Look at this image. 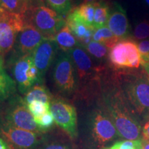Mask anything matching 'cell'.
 <instances>
[{"mask_svg": "<svg viewBox=\"0 0 149 149\" xmlns=\"http://www.w3.org/2000/svg\"><path fill=\"white\" fill-rule=\"evenodd\" d=\"M26 106L34 118L40 117L46 113L50 111V104L44 103L42 102L34 101L27 104Z\"/></svg>", "mask_w": 149, "mask_h": 149, "instance_id": "484cf974", "label": "cell"}, {"mask_svg": "<svg viewBox=\"0 0 149 149\" xmlns=\"http://www.w3.org/2000/svg\"><path fill=\"white\" fill-rule=\"evenodd\" d=\"M102 1H106V2H108V3H109V0H102Z\"/></svg>", "mask_w": 149, "mask_h": 149, "instance_id": "ab89813d", "label": "cell"}, {"mask_svg": "<svg viewBox=\"0 0 149 149\" xmlns=\"http://www.w3.org/2000/svg\"><path fill=\"white\" fill-rule=\"evenodd\" d=\"M0 134L6 141L18 149L34 148L37 146L40 139L39 133L20 129L8 124L0 128Z\"/></svg>", "mask_w": 149, "mask_h": 149, "instance_id": "9c48e42d", "label": "cell"}, {"mask_svg": "<svg viewBox=\"0 0 149 149\" xmlns=\"http://www.w3.org/2000/svg\"><path fill=\"white\" fill-rule=\"evenodd\" d=\"M66 25L69 28L72 34L82 47H85L93 41V34L96 29L93 26H88L84 23L73 8L66 17Z\"/></svg>", "mask_w": 149, "mask_h": 149, "instance_id": "5bb4252c", "label": "cell"}, {"mask_svg": "<svg viewBox=\"0 0 149 149\" xmlns=\"http://www.w3.org/2000/svg\"><path fill=\"white\" fill-rule=\"evenodd\" d=\"M91 126L93 137L100 144L109 142L119 136L113 121L109 115L104 114L101 111L94 113L91 120Z\"/></svg>", "mask_w": 149, "mask_h": 149, "instance_id": "30bf717a", "label": "cell"}, {"mask_svg": "<svg viewBox=\"0 0 149 149\" xmlns=\"http://www.w3.org/2000/svg\"><path fill=\"white\" fill-rule=\"evenodd\" d=\"M50 110L55 122L72 139L77 136V117L75 108L61 100H52Z\"/></svg>", "mask_w": 149, "mask_h": 149, "instance_id": "ba28073f", "label": "cell"}, {"mask_svg": "<svg viewBox=\"0 0 149 149\" xmlns=\"http://www.w3.org/2000/svg\"><path fill=\"white\" fill-rule=\"evenodd\" d=\"M108 115L116 128L119 136L127 140H135L141 135V126L137 115L130 107L124 93L114 89L104 97Z\"/></svg>", "mask_w": 149, "mask_h": 149, "instance_id": "6da1fadb", "label": "cell"}, {"mask_svg": "<svg viewBox=\"0 0 149 149\" xmlns=\"http://www.w3.org/2000/svg\"><path fill=\"white\" fill-rule=\"evenodd\" d=\"M29 2V8L33 6H37L44 5V1L43 0H26Z\"/></svg>", "mask_w": 149, "mask_h": 149, "instance_id": "d6a6232c", "label": "cell"}, {"mask_svg": "<svg viewBox=\"0 0 149 149\" xmlns=\"http://www.w3.org/2000/svg\"><path fill=\"white\" fill-rule=\"evenodd\" d=\"M108 149H117V147H116V146H115V144H114L113 146H112L111 148H109Z\"/></svg>", "mask_w": 149, "mask_h": 149, "instance_id": "74e56055", "label": "cell"}, {"mask_svg": "<svg viewBox=\"0 0 149 149\" xmlns=\"http://www.w3.org/2000/svg\"><path fill=\"white\" fill-rule=\"evenodd\" d=\"M24 17L25 23L36 28L46 40H53L66 25L64 17L44 4L29 8Z\"/></svg>", "mask_w": 149, "mask_h": 149, "instance_id": "3957f363", "label": "cell"}, {"mask_svg": "<svg viewBox=\"0 0 149 149\" xmlns=\"http://www.w3.org/2000/svg\"><path fill=\"white\" fill-rule=\"evenodd\" d=\"M53 77L59 91L72 94L77 88V74L71 56L68 52L62 51L56 58Z\"/></svg>", "mask_w": 149, "mask_h": 149, "instance_id": "5b68a950", "label": "cell"}, {"mask_svg": "<svg viewBox=\"0 0 149 149\" xmlns=\"http://www.w3.org/2000/svg\"><path fill=\"white\" fill-rule=\"evenodd\" d=\"M46 40L42 33L30 24L25 23L23 29L17 35L16 40V55L31 54Z\"/></svg>", "mask_w": 149, "mask_h": 149, "instance_id": "7c38bea8", "label": "cell"}, {"mask_svg": "<svg viewBox=\"0 0 149 149\" xmlns=\"http://www.w3.org/2000/svg\"><path fill=\"white\" fill-rule=\"evenodd\" d=\"M142 136L143 141H149V117L143 127Z\"/></svg>", "mask_w": 149, "mask_h": 149, "instance_id": "1f68e13d", "label": "cell"}, {"mask_svg": "<svg viewBox=\"0 0 149 149\" xmlns=\"http://www.w3.org/2000/svg\"><path fill=\"white\" fill-rule=\"evenodd\" d=\"M13 67V73L19 91L22 94L26 93L37 84H42L39 71L31 54L16 55Z\"/></svg>", "mask_w": 149, "mask_h": 149, "instance_id": "8992f818", "label": "cell"}, {"mask_svg": "<svg viewBox=\"0 0 149 149\" xmlns=\"http://www.w3.org/2000/svg\"><path fill=\"white\" fill-rule=\"evenodd\" d=\"M38 149H71L67 145L59 142L45 143Z\"/></svg>", "mask_w": 149, "mask_h": 149, "instance_id": "f546056e", "label": "cell"}, {"mask_svg": "<svg viewBox=\"0 0 149 149\" xmlns=\"http://www.w3.org/2000/svg\"><path fill=\"white\" fill-rule=\"evenodd\" d=\"M110 64L115 70H128L138 68L141 55L135 41L125 39L119 41L109 53Z\"/></svg>", "mask_w": 149, "mask_h": 149, "instance_id": "277c9868", "label": "cell"}, {"mask_svg": "<svg viewBox=\"0 0 149 149\" xmlns=\"http://www.w3.org/2000/svg\"><path fill=\"white\" fill-rule=\"evenodd\" d=\"M52 40L57 44L58 48L64 52H68L78 46H81L66 25L56 34Z\"/></svg>", "mask_w": 149, "mask_h": 149, "instance_id": "ac0fdd59", "label": "cell"}, {"mask_svg": "<svg viewBox=\"0 0 149 149\" xmlns=\"http://www.w3.org/2000/svg\"><path fill=\"white\" fill-rule=\"evenodd\" d=\"M140 55L149 53V40H144L137 44Z\"/></svg>", "mask_w": 149, "mask_h": 149, "instance_id": "4dcf8cb0", "label": "cell"}, {"mask_svg": "<svg viewBox=\"0 0 149 149\" xmlns=\"http://www.w3.org/2000/svg\"><path fill=\"white\" fill-rule=\"evenodd\" d=\"M58 48L57 44L54 41L45 40L33 51L32 54L33 61L43 82L46 72L55 60Z\"/></svg>", "mask_w": 149, "mask_h": 149, "instance_id": "8fae6325", "label": "cell"}, {"mask_svg": "<svg viewBox=\"0 0 149 149\" xmlns=\"http://www.w3.org/2000/svg\"><path fill=\"white\" fill-rule=\"evenodd\" d=\"M0 8L24 16L29 9V4L26 0H0Z\"/></svg>", "mask_w": 149, "mask_h": 149, "instance_id": "7402d4cb", "label": "cell"}, {"mask_svg": "<svg viewBox=\"0 0 149 149\" xmlns=\"http://www.w3.org/2000/svg\"><path fill=\"white\" fill-rule=\"evenodd\" d=\"M0 149H11L3 139L0 138Z\"/></svg>", "mask_w": 149, "mask_h": 149, "instance_id": "836d02e7", "label": "cell"}, {"mask_svg": "<svg viewBox=\"0 0 149 149\" xmlns=\"http://www.w3.org/2000/svg\"><path fill=\"white\" fill-rule=\"evenodd\" d=\"M144 3L149 7V0H144Z\"/></svg>", "mask_w": 149, "mask_h": 149, "instance_id": "8d00e7d4", "label": "cell"}, {"mask_svg": "<svg viewBox=\"0 0 149 149\" xmlns=\"http://www.w3.org/2000/svg\"><path fill=\"white\" fill-rule=\"evenodd\" d=\"M81 1V0H72V4H73V3H74V2H77V1Z\"/></svg>", "mask_w": 149, "mask_h": 149, "instance_id": "f35d334b", "label": "cell"}, {"mask_svg": "<svg viewBox=\"0 0 149 149\" xmlns=\"http://www.w3.org/2000/svg\"><path fill=\"white\" fill-rule=\"evenodd\" d=\"M73 61L77 79L79 81H86L94 77L95 73L97 72V69L95 68L92 59L82 46H78L68 51Z\"/></svg>", "mask_w": 149, "mask_h": 149, "instance_id": "9a60e30c", "label": "cell"}, {"mask_svg": "<svg viewBox=\"0 0 149 149\" xmlns=\"http://www.w3.org/2000/svg\"><path fill=\"white\" fill-rule=\"evenodd\" d=\"M73 9L77 13V15L84 23L88 26H93L94 20L95 11V3H82Z\"/></svg>", "mask_w": 149, "mask_h": 149, "instance_id": "603a6c76", "label": "cell"}, {"mask_svg": "<svg viewBox=\"0 0 149 149\" xmlns=\"http://www.w3.org/2000/svg\"><path fill=\"white\" fill-rule=\"evenodd\" d=\"M143 149H149V141H142Z\"/></svg>", "mask_w": 149, "mask_h": 149, "instance_id": "d590c367", "label": "cell"}, {"mask_svg": "<svg viewBox=\"0 0 149 149\" xmlns=\"http://www.w3.org/2000/svg\"><path fill=\"white\" fill-rule=\"evenodd\" d=\"M93 40L103 44L109 49L113 48L119 41H120L112 33L108 26L96 29L93 34Z\"/></svg>", "mask_w": 149, "mask_h": 149, "instance_id": "44dd1931", "label": "cell"}, {"mask_svg": "<svg viewBox=\"0 0 149 149\" xmlns=\"http://www.w3.org/2000/svg\"><path fill=\"white\" fill-rule=\"evenodd\" d=\"M35 120L37 125V127H38L40 131H44V130H46L48 128H51L53 125L54 122H55L51 110H50V111L43 115L42 116L35 118Z\"/></svg>", "mask_w": 149, "mask_h": 149, "instance_id": "4316f807", "label": "cell"}, {"mask_svg": "<svg viewBox=\"0 0 149 149\" xmlns=\"http://www.w3.org/2000/svg\"><path fill=\"white\" fill-rule=\"evenodd\" d=\"M49 7L60 15H68L72 8V0H45Z\"/></svg>", "mask_w": 149, "mask_h": 149, "instance_id": "cb8c5ba5", "label": "cell"}, {"mask_svg": "<svg viewBox=\"0 0 149 149\" xmlns=\"http://www.w3.org/2000/svg\"><path fill=\"white\" fill-rule=\"evenodd\" d=\"M7 124L20 129L36 133H40V132L34 117L24 102L16 104L9 110L7 115Z\"/></svg>", "mask_w": 149, "mask_h": 149, "instance_id": "4fadbf2b", "label": "cell"}, {"mask_svg": "<svg viewBox=\"0 0 149 149\" xmlns=\"http://www.w3.org/2000/svg\"><path fill=\"white\" fill-rule=\"evenodd\" d=\"M84 48L88 53L97 59H102L105 58L108 55V48L103 44L93 40Z\"/></svg>", "mask_w": 149, "mask_h": 149, "instance_id": "d4e9b609", "label": "cell"}, {"mask_svg": "<svg viewBox=\"0 0 149 149\" xmlns=\"http://www.w3.org/2000/svg\"><path fill=\"white\" fill-rule=\"evenodd\" d=\"M100 1H102V0H83V3H94Z\"/></svg>", "mask_w": 149, "mask_h": 149, "instance_id": "e575fe53", "label": "cell"}, {"mask_svg": "<svg viewBox=\"0 0 149 149\" xmlns=\"http://www.w3.org/2000/svg\"><path fill=\"white\" fill-rule=\"evenodd\" d=\"M15 92V81L6 71L2 57H0V103L12 97Z\"/></svg>", "mask_w": 149, "mask_h": 149, "instance_id": "e0dca14e", "label": "cell"}, {"mask_svg": "<svg viewBox=\"0 0 149 149\" xmlns=\"http://www.w3.org/2000/svg\"><path fill=\"white\" fill-rule=\"evenodd\" d=\"M117 149H143V142L141 139L126 140L115 144Z\"/></svg>", "mask_w": 149, "mask_h": 149, "instance_id": "f1b7e54d", "label": "cell"}, {"mask_svg": "<svg viewBox=\"0 0 149 149\" xmlns=\"http://www.w3.org/2000/svg\"><path fill=\"white\" fill-rule=\"evenodd\" d=\"M24 25L23 15L0 8V55L7 53L12 49Z\"/></svg>", "mask_w": 149, "mask_h": 149, "instance_id": "52a82bcc", "label": "cell"}, {"mask_svg": "<svg viewBox=\"0 0 149 149\" xmlns=\"http://www.w3.org/2000/svg\"><path fill=\"white\" fill-rule=\"evenodd\" d=\"M110 16V8L109 3L100 1L95 3L94 20L93 26L95 29H100L107 26Z\"/></svg>", "mask_w": 149, "mask_h": 149, "instance_id": "ffe728a7", "label": "cell"}, {"mask_svg": "<svg viewBox=\"0 0 149 149\" xmlns=\"http://www.w3.org/2000/svg\"><path fill=\"white\" fill-rule=\"evenodd\" d=\"M107 26L120 40H125L129 35L130 26L126 11L118 3H115L113 10H110Z\"/></svg>", "mask_w": 149, "mask_h": 149, "instance_id": "2e32d148", "label": "cell"}, {"mask_svg": "<svg viewBox=\"0 0 149 149\" xmlns=\"http://www.w3.org/2000/svg\"><path fill=\"white\" fill-rule=\"evenodd\" d=\"M133 37L137 40L149 37V20H143L135 26L133 31Z\"/></svg>", "mask_w": 149, "mask_h": 149, "instance_id": "83f0119b", "label": "cell"}, {"mask_svg": "<svg viewBox=\"0 0 149 149\" xmlns=\"http://www.w3.org/2000/svg\"><path fill=\"white\" fill-rule=\"evenodd\" d=\"M122 80V91L136 115L149 117V75L144 70H124L119 73Z\"/></svg>", "mask_w": 149, "mask_h": 149, "instance_id": "7a4b0ae2", "label": "cell"}, {"mask_svg": "<svg viewBox=\"0 0 149 149\" xmlns=\"http://www.w3.org/2000/svg\"><path fill=\"white\" fill-rule=\"evenodd\" d=\"M0 57H1V55H0Z\"/></svg>", "mask_w": 149, "mask_h": 149, "instance_id": "60d3db41", "label": "cell"}, {"mask_svg": "<svg viewBox=\"0 0 149 149\" xmlns=\"http://www.w3.org/2000/svg\"><path fill=\"white\" fill-rule=\"evenodd\" d=\"M34 101H40L44 103L51 104L52 96L49 91L44 85L37 84L25 93L23 102L26 105Z\"/></svg>", "mask_w": 149, "mask_h": 149, "instance_id": "d6986e66", "label": "cell"}]
</instances>
